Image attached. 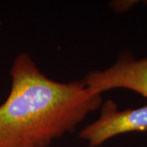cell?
<instances>
[{"mask_svg": "<svg viewBox=\"0 0 147 147\" xmlns=\"http://www.w3.org/2000/svg\"><path fill=\"white\" fill-rule=\"evenodd\" d=\"M10 75V92L0 105V147H49L102 105V94L84 80L50 79L28 53L16 56Z\"/></svg>", "mask_w": 147, "mask_h": 147, "instance_id": "1", "label": "cell"}, {"mask_svg": "<svg viewBox=\"0 0 147 147\" xmlns=\"http://www.w3.org/2000/svg\"><path fill=\"white\" fill-rule=\"evenodd\" d=\"M136 3H137L136 1H116L114 2V3H111L110 5L115 11H123L131 8Z\"/></svg>", "mask_w": 147, "mask_h": 147, "instance_id": "4", "label": "cell"}, {"mask_svg": "<svg viewBox=\"0 0 147 147\" xmlns=\"http://www.w3.org/2000/svg\"><path fill=\"white\" fill-rule=\"evenodd\" d=\"M147 131V104L119 110L113 100H107L100 106L99 118L87 125L79 137L88 142L89 147H98L119 135L132 131Z\"/></svg>", "mask_w": 147, "mask_h": 147, "instance_id": "2", "label": "cell"}, {"mask_svg": "<svg viewBox=\"0 0 147 147\" xmlns=\"http://www.w3.org/2000/svg\"><path fill=\"white\" fill-rule=\"evenodd\" d=\"M83 80L97 93L121 88L133 91L147 99V57L137 59L129 53L123 54L111 66L91 71Z\"/></svg>", "mask_w": 147, "mask_h": 147, "instance_id": "3", "label": "cell"}]
</instances>
